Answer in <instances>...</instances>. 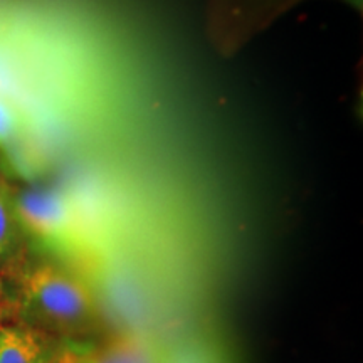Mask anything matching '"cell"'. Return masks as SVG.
I'll return each mask as SVG.
<instances>
[{
  "instance_id": "cell-1",
  "label": "cell",
  "mask_w": 363,
  "mask_h": 363,
  "mask_svg": "<svg viewBox=\"0 0 363 363\" xmlns=\"http://www.w3.org/2000/svg\"><path fill=\"white\" fill-rule=\"evenodd\" d=\"M19 305L33 328L76 333L88 330L96 318L93 293L65 267L39 262L22 271L19 278Z\"/></svg>"
},
{
  "instance_id": "cell-2",
  "label": "cell",
  "mask_w": 363,
  "mask_h": 363,
  "mask_svg": "<svg viewBox=\"0 0 363 363\" xmlns=\"http://www.w3.org/2000/svg\"><path fill=\"white\" fill-rule=\"evenodd\" d=\"M17 224L45 249L74 254L83 251L86 238L74 207L56 190H24L11 203Z\"/></svg>"
},
{
  "instance_id": "cell-3",
  "label": "cell",
  "mask_w": 363,
  "mask_h": 363,
  "mask_svg": "<svg viewBox=\"0 0 363 363\" xmlns=\"http://www.w3.org/2000/svg\"><path fill=\"white\" fill-rule=\"evenodd\" d=\"M76 363H162L155 345L138 335H120L86 350H76Z\"/></svg>"
},
{
  "instance_id": "cell-4",
  "label": "cell",
  "mask_w": 363,
  "mask_h": 363,
  "mask_svg": "<svg viewBox=\"0 0 363 363\" xmlns=\"http://www.w3.org/2000/svg\"><path fill=\"white\" fill-rule=\"evenodd\" d=\"M49 352L39 331L29 326H0V363H49Z\"/></svg>"
},
{
  "instance_id": "cell-5",
  "label": "cell",
  "mask_w": 363,
  "mask_h": 363,
  "mask_svg": "<svg viewBox=\"0 0 363 363\" xmlns=\"http://www.w3.org/2000/svg\"><path fill=\"white\" fill-rule=\"evenodd\" d=\"M16 222L12 206L0 189V262L11 257L16 246Z\"/></svg>"
},
{
  "instance_id": "cell-6",
  "label": "cell",
  "mask_w": 363,
  "mask_h": 363,
  "mask_svg": "<svg viewBox=\"0 0 363 363\" xmlns=\"http://www.w3.org/2000/svg\"><path fill=\"white\" fill-rule=\"evenodd\" d=\"M17 130H19L17 111L13 110L6 99L0 98V147L6 145L17 133Z\"/></svg>"
}]
</instances>
